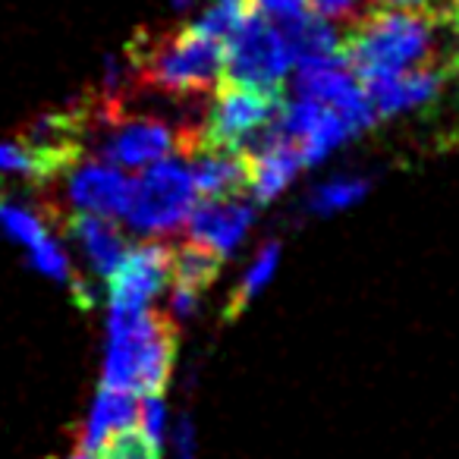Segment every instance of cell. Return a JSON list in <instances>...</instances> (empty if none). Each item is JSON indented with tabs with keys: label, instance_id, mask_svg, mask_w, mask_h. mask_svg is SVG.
Segmentation results:
<instances>
[{
	"label": "cell",
	"instance_id": "cell-4",
	"mask_svg": "<svg viewBox=\"0 0 459 459\" xmlns=\"http://www.w3.org/2000/svg\"><path fill=\"white\" fill-rule=\"evenodd\" d=\"M198 202V189L183 160H154L142 167V177L133 179L129 202L120 221L139 237H167L177 233Z\"/></svg>",
	"mask_w": 459,
	"mask_h": 459
},
{
	"label": "cell",
	"instance_id": "cell-20",
	"mask_svg": "<svg viewBox=\"0 0 459 459\" xmlns=\"http://www.w3.org/2000/svg\"><path fill=\"white\" fill-rule=\"evenodd\" d=\"M0 233H4L10 243L22 246V249L29 252L45 237H51V223H48L45 211H39L35 204L0 195Z\"/></svg>",
	"mask_w": 459,
	"mask_h": 459
},
{
	"label": "cell",
	"instance_id": "cell-32",
	"mask_svg": "<svg viewBox=\"0 0 459 459\" xmlns=\"http://www.w3.org/2000/svg\"><path fill=\"white\" fill-rule=\"evenodd\" d=\"M368 4H377V7H409V10H425V7H434L437 0H368Z\"/></svg>",
	"mask_w": 459,
	"mask_h": 459
},
{
	"label": "cell",
	"instance_id": "cell-28",
	"mask_svg": "<svg viewBox=\"0 0 459 459\" xmlns=\"http://www.w3.org/2000/svg\"><path fill=\"white\" fill-rule=\"evenodd\" d=\"M170 446L177 459H195V425L189 415H179V421H173Z\"/></svg>",
	"mask_w": 459,
	"mask_h": 459
},
{
	"label": "cell",
	"instance_id": "cell-11",
	"mask_svg": "<svg viewBox=\"0 0 459 459\" xmlns=\"http://www.w3.org/2000/svg\"><path fill=\"white\" fill-rule=\"evenodd\" d=\"M170 281V243L148 239V243L126 249L123 262L108 277L110 308H148L152 299Z\"/></svg>",
	"mask_w": 459,
	"mask_h": 459
},
{
	"label": "cell",
	"instance_id": "cell-19",
	"mask_svg": "<svg viewBox=\"0 0 459 459\" xmlns=\"http://www.w3.org/2000/svg\"><path fill=\"white\" fill-rule=\"evenodd\" d=\"M221 262L223 258L217 255V252L204 249V246L192 243V239H186V243L179 246H170V277L173 283H179V287H189V290H208L211 283L217 281V271H221Z\"/></svg>",
	"mask_w": 459,
	"mask_h": 459
},
{
	"label": "cell",
	"instance_id": "cell-14",
	"mask_svg": "<svg viewBox=\"0 0 459 459\" xmlns=\"http://www.w3.org/2000/svg\"><path fill=\"white\" fill-rule=\"evenodd\" d=\"M246 158V192L252 195L255 204H268L277 195L287 192V186L302 170V154L290 139H281L274 145L262 148L255 154H243Z\"/></svg>",
	"mask_w": 459,
	"mask_h": 459
},
{
	"label": "cell",
	"instance_id": "cell-2",
	"mask_svg": "<svg viewBox=\"0 0 459 459\" xmlns=\"http://www.w3.org/2000/svg\"><path fill=\"white\" fill-rule=\"evenodd\" d=\"M177 356V325L154 308H110L104 346V387L135 396L160 394Z\"/></svg>",
	"mask_w": 459,
	"mask_h": 459
},
{
	"label": "cell",
	"instance_id": "cell-10",
	"mask_svg": "<svg viewBox=\"0 0 459 459\" xmlns=\"http://www.w3.org/2000/svg\"><path fill=\"white\" fill-rule=\"evenodd\" d=\"M129 189H133V179L123 173V167L104 158L82 160V164L73 160L66 167L64 198L76 214H98L120 221L129 202Z\"/></svg>",
	"mask_w": 459,
	"mask_h": 459
},
{
	"label": "cell",
	"instance_id": "cell-26",
	"mask_svg": "<svg viewBox=\"0 0 459 459\" xmlns=\"http://www.w3.org/2000/svg\"><path fill=\"white\" fill-rule=\"evenodd\" d=\"M160 450H154L135 428L120 431L114 437H108V444L95 453V459H158Z\"/></svg>",
	"mask_w": 459,
	"mask_h": 459
},
{
	"label": "cell",
	"instance_id": "cell-27",
	"mask_svg": "<svg viewBox=\"0 0 459 459\" xmlns=\"http://www.w3.org/2000/svg\"><path fill=\"white\" fill-rule=\"evenodd\" d=\"M306 7L333 26H352L368 10V0H306Z\"/></svg>",
	"mask_w": 459,
	"mask_h": 459
},
{
	"label": "cell",
	"instance_id": "cell-29",
	"mask_svg": "<svg viewBox=\"0 0 459 459\" xmlns=\"http://www.w3.org/2000/svg\"><path fill=\"white\" fill-rule=\"evenodd\" d=\"M198 296H202L198 290L173 283V290H170V321L173 325H183V321H189L192 315L198 312Z\"/></svg>",
	"mask_w": 459,
	"mask_h": 459
},
{
	"label": "cell",
	"instance_id": "cell-9",
	"mask_svg": "<svg viewBox=\"0 0 459 459\" xmlns=\"http://www.w3.org/2000/svg\"><path fill=\"white\" fill-rule=\"evenodd\" d=\"M293 95L312 98V101H321V104H327V108L340 110V114L350 117L362 133L377 120L368 104V95H365L362 79L346 64V57H331V60H318V64L296 66Z\"/></svg>",
	"mask_w": 459,
	"mask_h": 459
},
{
	"label": "cell",
	"instance_id": "cell-22",
	"mask_svg": "<svg viewBox=\"0 0 459 459\" xmlns=\"http://www.w3.org/2000/svg\"><path fill=\"white\" fill-rule=\"evenodd\" d=\"M277 264H281V243L271 239V243H264L262 249L255 252V258L249 262L246 274L239 277L237 290H233V296H230V308H227L230 318H237V315L243 312V308L249 306V302L255 299L264 287H268L271 277L277 274Z\"/></svg>",
	"mask_w": 459,
	"mask_h": 459
},
{
	"label": "cell",
	"instance_id": "cell-8",
	"mask_svg": "<svg viewBox=\"0 0 459 459\" xmlns=\"http://www.w3.org/2000/svg\"><path fill=\"white\" fill-rule=\"evenodd\" d=\"M277 123L287 133V139L299 148L302 164H321L331 152H337L343 142H350L352 135H359L362 129L343 117L340 110L327 108L312 98L293 95V101L281 104Z\"/></svg>",
	"mask_w": 459,
	"mask_h": 459
},
{
	"label": "cell",
	"instance_id": "cell-1",
	"mask_svg": "<svg viewBox=\"0 0 459 459\" xmlns=\"http://www.w3.org/2000/svg\"><path fill=\"white\" fill-rule=\"evenodd\" d=\"M343 57L359 79L440 64L437 22L425 10H365L343 35Z\"/></svg>",
	"mask_w": 459,
	"mask_h": 459
},
{
	"label": "cell",
	"instance_id": "cell-7",
	"mask_svg": "<svg viewBox=\"0 0 459 459\" xmlns=\"http://www.w3.org/2000/svg\"><path fill=\"white\" fill-rule=\"evenodd\" d=\"M91 117L101 126V158L123 170H142L154 160L170 158L173 152H183V133H173L154 117H123L120 104H104V110H95Z\"/></svg>",
	"mask_w": 459,
	"mask_h": 459
},
{
	"label": "cell",
	"instance_id": "cell-34",
	"mask_svg": "<svg viewBox=\"0 0 459 459\" xmlns=\"http://www.w3.org/2000/svg\"><path fill=\"white\" fill-rule=\"evenodd\" d=\"M70 459H95V453H89V450H76Z\"/></svg>",
	"mask_w": 459,
	"mask_h": 459
},
{
	"label": "cell",
	"instance_id": "cell-12",
	"mask_svg": "<svg viewBox=\"0 0 459 459\" xmlns=\"http://www.w3.org/2000/svg\"><path fill=\"white\" fill-rule=\"evenodd\" d=\"M252 221H255V202H246L239 195H221V198H202V202L192 204L183 227L192 243L227 258L230 252L243 243Z\"/></svg>",
	"mask_w": 459,
	"mask_h": 459
},
{
	"label": "cell",
	"instance_id": "cell-17",
	"mask_svg": "<svg viewBox=\"0 0 459 459\" xmlns=\"http://www.w3.org/2000/svg\"><path fill=\"white\" fill-rule=\"evenodd\" d=\"M281 29H283V39H287L293 66L343 57V32L333 22L315 16L312 10H302V13L283 20Z\"/></svg>",
	"mask_w": 459,
	"mask_h": 459
},
{
	"label": "cell",
	"instance_id": "cell-15",
	"mask_svg": "<svg viewBox=\"0 0 459 459\" xmlns=\"http://www.w3.org/2000/svg\"><path fill=\"white\" fill-rule=\"evenodd\" d=\"M64 230L66 237L73 239V246L79 249V255L85 258L89 271H95L104 281L114 274L117 264L126 255V239H123V233L117 230V223L110 217L73 214Z\"/></svg>",
	"mask_w": 459,
	"mask_h": 459
},
{
	"label": "cell",
	"instance_id": "cell-3",
	"mask_svg": "<svg viewBox=\"0 0 459 459\" xmlns=\"http://www.w3.org/2000/svg\"><path fill=\"white\" fill-rule=\"evenodd\" d=\"M135 79L164 95H211L223 82V41L186 26L179 32L145 35L129 48Z\"/></svg>",
	"mask_w": 459,
	"mask_h": 459
},
{
	"label": "cell",
	"instance_id": "cell-16",
	"mask_svg": "<svg viewBox=\"0 0 459 459\" xmlns=\"http://www.w3.org/2000/svg\"><path fill=\"white\" fill-rule=\"evenodd\" d=\"M189 173L198 198L246 195V158L223 148H195L189 152Z\"/></svg>",
	"mask_w": 459,
	"mask_h": 459
},
{
	"label": "cell",
	"instance_id": "cell-25",
	"mask_svg": "<svg viewBox=\"0 0 459 459\" xmlns=\"http://www.w3.org/2000/svg\"><path fill=\"white\" fill-rule=\"evenodd\" d=\"M135 431L160 450L167 437V403L160 400V394H148L139 396V415H135Z\"/></svg>",
	"mask_w": 459,
	"mask_h": 459
},
{
	"label": "cell",
	"instance_id": "cell-13",
	"mask_svg": "<svg viewBox=\"0 0 459 459\" xmlns=\"http://www.w3.org/2000/svg\"><path fill=\"white\" fill-rule=\"evenodd\" d=\"M368 104L375 117H396L406 110L425 108L428 101L440 95L444 85V64L415 66V70L384 73V76L362 79Z\"/></svg>",
	"mask_w": 459,
	"mask_h": 459
},
{
	"label": "cell",
	"instance_id": "cell-33",
	"mask_svg": "<svg viewBox=\"0 0 459 459\" xmlns=\"http://www.w3.org/2000/svg\"><path fill=\"white\" fill-rule=\"evenodd\" d=\"M170 7L177 10V13H189V10L198 7V0H170Z\"/></svg>",
	"mask_w": 459,
	"mask_h": 459
},
{
	"label": "cell",
	"instance_id": "cell-31",
	"mask_svg": "<svg viewBox=\"0 0 459 459\" xmlns=\"http://www.w3.org/2000/svg\"><path fill=\"white\" fill-rule=\"evenodd\" d=\"M437 7H440V16H444L446 26L459 35V0H437Z\"/></svg>",
	"mask_w": 459,
	"mask_h": 459
},
{
	"label": "cell",
	"instance_id": "cell-24",
	"mask_svg": "<svg viewBox=\"0 0 459 459\" xmlns=\"http://www.w3.org/2000/svg\"><path fill=\"white\" fill-rule=\"evenodd\" d=\"M0 177H26L35 179V183H45L48 173L41 167V160L29 152L26 142L0 139Z\"/></svg>",
	"mask_w": 459,
	"mask_h": 459
},
{
	"label": "cell",
	"instance_id": "cell-5",
	"mask_svg": "<svg viewBox=\"0 0 459 459\" xmlns=\"http://www.w3.org/2000/svg\"><path fill=\"white\" fill-rule=\"evenodd\" d=\"M293 70L287 39L277 20L252 10L249 20L223 41V79L277 91Z\"/></svg>",
	"mask_w": 459,
	"mask_h": 459
},
{
	"label": "cell",
	"instance_id": "cell-30",
	"mask_svg": "<svg viewBox=\"0 0 459 459\" xmlns=\"http://www.w3.org/2000/svg\"><path fill=\"white\" fill-rule=\"evenodd\" d=\"M252 4H255L258 13L271 16V20H277V22H283V20H290V16L308 10L306 0H252Z\"/></svg>",
	"mask_w": 459,
	"mask_h": 459
},
{
	"label": "cell",
	"instance_id": "cell-21",
	"mask_svg": "<svg viewBox=\"0 0 459 459\" xmlns=\"http://www.w3.org/2000/svg\"><path fill=\"white\" fill-rule=\"evenodd\" d=\"M371 189V179L368 177H331L325 179L321 186H315L306 198V211L315 217H327V214H337V211L352 208L356 202H362Z\"/></svg>",
	"mask_w": 459,
	"mask_h": 459
},
{
	"label": "cell",
	"instance_id": "cell-18",
	"mask_svg": "<svg viewBox=\"0 0 459 459\" xmlns=\"http://www.w3.org/2000/svg\"><path fill=\"white\" fill-rule=\"evenodd\" d=\"M135 415H139V396L129 394V390L101 387L95 396V403H91L89 419H85L79 450L98 453L104 444H108V437L135 428Z\"/></svg>",
	"mask_w": 459,
	"mask_h": 459
},
{
	"label": "cell",
	"instance_id": "cell-6",
	"mask_svg": "<svg viewBox=\"0 0 459 459\" xmlns=\"http://www.w3.org/2000/svg\"><path fill=\"white\" fill-rule=\"evenodd\" d=\"M211 104L198 123V145L195 148H223L239 152L252 133L271 123L281 110L277 91H262L252 85L227 82L211 91ZM192 148V152H195Z\"/></svg>",
	"mask_w": 459,
	"mask_h": 459
},
{
	"label": "cell",
	"instance_id": "cell-23",
	"mask_svg": "<svg viewBox=\"0 0 459 459\" xmlns=\"http://www.w3.org/2000/svg\"><path fill=\"white\" fill-rule=\"evenodd\" d=\"M252 10H255L252 0H208V7L198 13V20L192 22V26H195L198 32L211 35V39L227 41L230 35L249 20Z\"/></svg>",
	"mask_w": 459,
	"mask_h": 459
}]
</instances>
